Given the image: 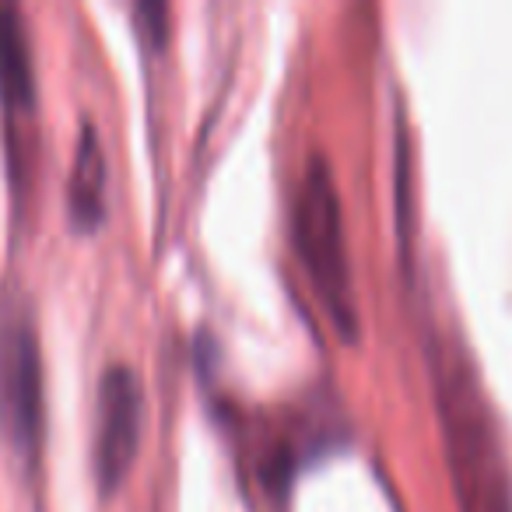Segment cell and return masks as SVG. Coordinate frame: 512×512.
<instances>
[{
  "instance_id": "5b68a950",
  "label": "cell",
  "mask_w": 512,
  "mask_h": 512,
  "mask_svg": "<svg viewBox=\"0 0 512 512\" xmlns=\"http://www.w3.org/2000/svg\"><path fill=\"white\" fill-rule=\"evenodd\" d=\"M102 193H106V162H102V148L95 130L88 127L81 134L78 158H74V176H71V211L81 225H95L102 218Z\"/></svg>"
},
{
  "instance_id": "3957f363",
  "label": "cell",
  "mask_w": 512,
  "mask_h": 512,
  "mask_svg": "<svg viewBox=\"0 0 512 512\" xmlns=\"http://www.w3.org/2000/svg\"><path fill=\"white\" fill-rule=\"evenodd\" d=\"M95 477L102 491L123 484L130 463L141 446L144 393L141 379L127 365H113L99 383V411H95Z\"/></svg>"
},
{
  "instance_id": "6da1fadb",
  "label": "cell",
  "mask_w": 512,
  "mask_h": 512,
  "mask_svg": "<svg viewBox=\"0 0 512 512\" xmlns=\"http://www.w3.org/2000/svg\"><path fill=\"white\" fill-rule=\"evenodd\" d=\"M295 249L302 267L313 278L327 313L344 334H355V285H351L348 239H344V214L334 176L320 155L309 158L306 176L295 193Z\"/></svg>"
},
{
  "instance_id": "7a4b0ae2",
  "label": "cell",
  "mask_w": 512,
  "mask_h": 512,
  "mask_svg": "<svg viewBox=\"0 0 512 512\" xmlns=\"http://www.w3.org/2000/svg\"><path fill=\"white\" fill-rule=\"evenodd\" d=\"M0 432L22 460L43 446V355L29 316L0 309Z\"/></svg>"
},
{
  "instance_id": "277c9868",
  "label": "cell",
  "mask_w": 512,
  "mask_h": 512,
  "mask_svg": "<svg viewBox=\"0 0 512 512\" xmlns=\"http://www.w3.org/2000/svg\"><path fill=\"white\" fill-rule=\"evenodd\" d=\"M36 99L32 46L18 8L0 4V102L8 109H29Z\"/></svg>"
}]
</instances>
